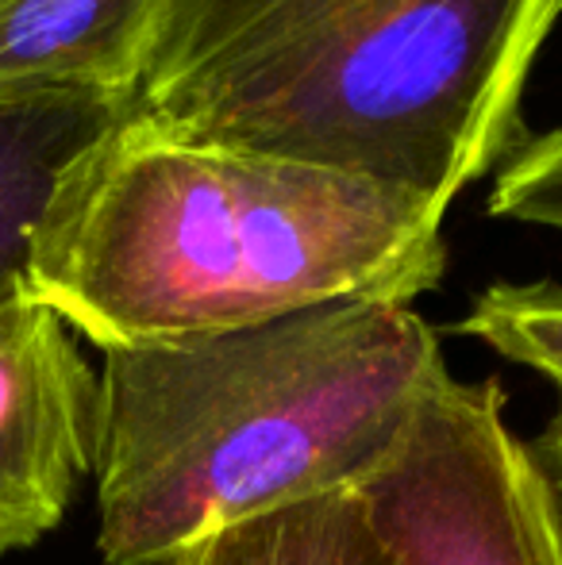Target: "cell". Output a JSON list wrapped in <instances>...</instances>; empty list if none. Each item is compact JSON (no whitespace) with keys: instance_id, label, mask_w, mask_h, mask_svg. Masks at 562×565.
Returning <instances> with one entry per match:
<instances>
[{"instance_id":"8992f818","label":"cell","mask_w":562,"mask_h":565,"mask_svg":"<svg viewBox=\"0 0 562 565\" xmlns=\"http://www.w3.org/2000/svg\"><path fill=\"white\" fill-rule=\"evenodd\" d=\"M155 0H0V93L128 97Z\"/></svg>"},{"instance_id":"3957f363","label":"cell","mask_w":562,"mask_h":565,"mask_svg":"<svg viewBox=\"0 0 562 565\" xmlns=\"http://www.w3.org/2000/svg\"><path fill=\"white\" fill-rule=\"evenodd\" d=\"M447 381L427 320L390 300L105 350L100 558L173 565L224 527L359 489Z\"/></svg>"},{"instance_id":"ba28073f","label":"cell","mask_w":562,"mask_h":565,"mask_svg":"<svg viewBox=\"0 0 562 565\" xmlns=\"http://www.w3.org/2000/svg\"><path fill=\"white\" fill-rule=\"evenodd\" d=\"M173 565H397L354 489L224 527Z\"/></svg>"},{"instance_id":"30bf717a","label":"cell","mask_w":562,"mask_h":565,"mask_svg":"<svg viewBox=\"0 0 562 565\" xmlns=\"http://www.w3.org/2000/svg\"><path fill=\"white\" fill-rule=\"evenodd\" d=\"M489 216L562 231V127L528 135L524 147L494 173Z\"/></svg>"},{"instance_id":"52a82bcc","label":"cell","mask_w":562,"mask_h":565,"mask_svg":"<svg viewBox=\"0 0 562 565\" xmlns=\"http://www.w3.org/2000/svg\"><path fill=\"white\" fill-rule=\"evenodd\" d=\"M128 105L93 89L0 93V305L28 292L31 238L66 166Z\"/></svg>"},{"instance_id":"7a4b0ae2","label":"cell","mask_w":562,"mask_h":565,"mask_svg":"<svg viewBox=\"0 0 562 565\" xmlns=\"http://www.w3.org/2000/svg\"><path fill=\"white\" fill-rule=\"evenodd\" d=\"M562 0H155L131 113L450 209L528 139Z\"/></svg>"},{"instance_id":"5b68a950","label":"cell","mask_w":562,"mask_h":565,"mask_svg":"<svg viewBox=\"0 0 562 565\" xmlns=\"http://www.w3.org/2000/svg\"><path fill=\"white\" fill-rule=\"evenodd\" d=\"M100 377L31 292L0 305V554L54 531L97 461Z\"/></svg>"},{"instance_id":"6da1fadb","label":"cell","mask_w":562,"mask_h":565,"mask_svg":"<svg viewBox=\"0 0 562 565\" xmlns=\"http://www.w3.org/2000/svg\"><path fill=\"white\" fill-rule=\"evenodd\" d=\"M447 209L362 173L124 113L54 185L28 292L100 350L170 347L339 300L413 305Z\"/></svg>"},{"instance_id":"9c48e42d","label":"cell","mask_w":562,"mask_h":565,"mask_svg":"<svg viewBox=\"0 0 562 565\" xmlns=\"http://www.w3.org/2000/svg\"><path fill=\"white\" fill-rule=\"evenodd\" d=\"M458 331L540 373L562 396V281H494L470 300Z\"/></svg>"},{"instance_id":"8fae6325","label":"cell","mask_w":562,"mask_h":565,"mask_svg":"<svg viewBox=\"0 0 562 565\" xmlns=\"http://www.w3.org/2000/svg\"><path fill=\"white\" fill-rule=\"evenodd\" d=\"M528 450H532V461L540 466V473L548 477L551 497H555L559 520H562V396H559L555 416H551L548 424H543V431L528 443Z\"/></svg>"},{"instance_id":"277c9868","label":"cell","mask_w":562,"mask_h":565,"mask_svg":"<svg viewBox=\"0 0 562 565\" xmlns=\"http://www.w3.org/2000/svg\"><path fill=\"white\" fill-rule=\"evenodd\" d=\"M505 408L497 381L450 377L354 489L397 565H562L551 484Z\"/></svg>"}]
</instances>
